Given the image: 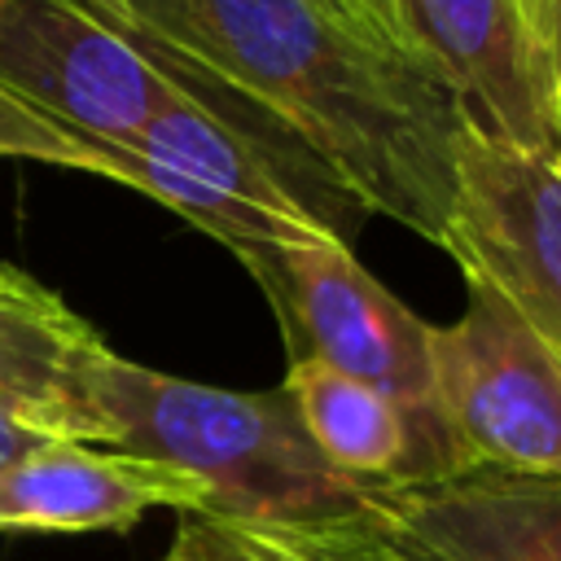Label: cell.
I'll return each instance as SVG.
<instances>
[{"label": "cell", "mask_w": 561, "mask_h": 561, "mask_svg": "<svg viewBox=\"0 0 561 561\" xmlns=\"http://www.w3.org/2000/svg\"><path fill=\"white\" fill-rule=\"evenodd\" d=\"M324 4H333L342 18H351V22H359V26H368V31L394 39L390 18H386V0H324ZM394 44H399V39H394ZM403 53H408V48H403Z\"/></svg>", "instance_id": "cell-17"}, {"label": "cell", "mask_w": 561, "mask_h": 561, "mask_svg": "<svg viewBox=\"0 0 561 561\" xmlns=\"http://www.w3.org/2000/svg\"><path fill=\"white\" fill-rule=\"evenodd\" d=\"M451 215L443 250L486 280L561 359V175L456 114Z\"/></svg>", "instance_id": "cell-7"}, {"label": "cell", "mask_w": 561, "mask_h": 561, "mask_svg": "<svg viewBox=\"0 0 561 561\" xmlns=\"http://www.w3.org/2000/svg\"><path fill=\"white\" fill-rule=\"evenodd\" d=\"M535 4H539V22H543V35H548L557 75H561V0H535Z\"/></svg>", "instance_id": "cell-18"}, {"label": "cell", "mask_w": 561, "mask_h": 561, "mask_svg": "<svg viewBox=\"0 0 561 561\" xmlns=\"http://www.w3.org/2000/svg\"><path fill=\"white\" fill-rule=\"evenodd\" d=\"M364 513L430 561H561V478L465 465L364 495Z\"/></svg>", "instance_id": "cell-9"}, {"label": "cell", "mask_w": 561, "mask_h": 561, "mask_svg": "<svg viewBox=\"0 0 561 561\" xmlns=\"http://www.w3.org/2000/svg\"><path fill=\"white\" fill-rule=\"evenodd\" d=\"M552 167H557V175H561V149H557V158H552Z\"/></svg>", "instance_id": "cell-19"}, {"label": "cell", "mask_w": 561, "mask_h": 561, "mask_svg": "<svg viewBox=\"0 0 561 561\" xmlns=\"http://www.w3.org/2000/svg\"><path fill=\"white\" fill-rule=\"evenodd\" d=\"M149 508L210 513V491L158 460L48 438L0 469V530H127Z\"/></svg>", "instance_id": "cell-10"}, {"label": "cell", "mask_w": 561, "mask_h": 561, "mask_svg": "<svg viewBox=\"0 0 561 561\" xmlns=\"http://www.w3.org/2000/svg\"><path fill=\"white\" fill-rule=\"evenodd\" d=\"M53 434H44V430H35V425H26V421H18V416H9L4 408H0V469L4 465H13V460H22L26 451H35L39 443H48Z\"/></svg>", "instance_id": "cell-16"}, {"label": "cell", "mask_w": 561, "mask_h": 561, "mask_svg": "<svg viewBox=\"0 0 561 561\" xmlns=\"http://www.w3.org/2000/svg\"><path fill=\"white\" fill-rule=\"evenodd\" d=\"M0 83L92 145H127L175 83L79 0L0 4Z\"/></svg>", "instance_id": "cell-8"}, {"label": "cell", "mask_w": 561, "mask_h": 561, "mask_svg": "<svg viewBox=\"0 0 561 561\" xmlns=\"http://www.w3.org/2000/svg\"><path fill=\"white\" fill-rule=\"evenodd\" d=\"M136 48L193 70L280 127L364 215L443 250L456 101L324 0H79Z\"/></svg>", "instance_id": "cell-1"}, {"label": "cell", "mask_w": 561, "mask_h": 561, "mask_svg": "<svg viewBox=\"0 0 561 561\" xmlns=\"http://www.w3.org/2000/svg\"><path fill=\"white\" fill-rule=\"evenodd\" d=\"M298 526L324 561H430L403 535H394L373 513H364V504L355 513L324 517V522H298Z\"/></svg>", "instance_id": "cell-15"}, {"label": "cell", "mask_w": 561, "mask_h": 561, "mask_svg": "<svg viewBox=\"0 0 561 561\" xmlns=\"http://www.w3.org/2000/svg\"><path fill=\"white\" fill-rule=\"evenodd\" d=\"M162 561H171V557H162Z\"/></svg>", "instance_id": "cell-20"}, {"label": "cell", "mask_w": 561, "mask_h": 561, "mask_svg": "<svg viewBox=\"0 0 561 561\" xmlns=\"http://www.w3.org/2000/svg\"><path fill=\"white\" fill-rule=\"evenodd\" d=\"M75 443L114 447L197 478L215 517L298 526L355 513L364 486L311 443L285 390L184 381L96 342L75 373Z\"/></svg>", "instance_id": "cell-2"}, {"label": "cell", "mask_w": 561, "mask_h": 561, "mask_svg": "<svg viewBox=\"0 0 561 561\" xmlns=\"http://www.w3.org/2000/svg\"><path fill=\"white\" fill-rule=\"evenodd\" d=\"M0 4H4V0H0Z\"/></svg>", "instance_id": "cell-21"}, {"label": "cell", "mask_w": 561, "mask_h": 561, "mask_svg": "<svg viewBox=\"0 0 561 561\" xmlns=\"http://www.w3.org/2000/svg\"><path fill=\"white\" fill-rule=\"evenodd\" d=\"M171 561H324L302 526H259L215 513H180Z\"/></svg>", "instance_id": "cell-13"}, {"label": "cell", "mask_w": 561, "mask_h": 561, "mask_svg": "<svg viewBox=\"0 0 561 561\" xmlns=\"http://www.w3.org/2000/svg\"><path fill=\"white\" fill-rule=\"evenodd\" d=\"M408 57L491 140L557 158L561 75L535 0H386Z\"/></svg>", "instance_id": "cell-6"}, {"label": "cell", "mask_w": 561, "mask_h": 561, "mask_svg": "<svg viewBox=\"0 0 561 561\" xmlns=\"http://www.w3.org/2000/svg\"><path fill=\"white\" fill-rule=\"evenodd\" d=\"M280 390L298 408V421L307 425L324 460L337 473L355 478L364 491L421 478L416 430L403 408L390 403L381 390L342 377L316 359H289Z\"/></svg>", "instance_id": "cell-12"}, {"label": "cell", "mask_w": 561, "mask_h": 561, "mask_svg": "<svg viewBox=\"0 0 561 561\" xmlns=\"http://www.w3.org/2000/svg\"><path fill=\"white\" fill-rule=\"evenodd\" d=\"M465 311L430 324L438 412L460 469L500 465L561 478V359L486 280L465 276Z\"/></svg>", "instance_id": "cell-4"}, {"label": "cell", "mask_w": 561, "mask_h": 561, "mask_svg": "<svg viewBox=\"0 0 561 561\" xmlns=\"http://www.w3.org/2000/svg\"><path fill=\"white\" fill-rule=\"evenodd\" d=\"M232 254L263 289L289 359H316L399 403L421 443V478L460 469L434 394L430 320L408 311L377 276H368L346 241L311 237L237 245Z\"/></svg>", "instance_id": "cell-3"}, {"label": "cell", "mask_w": 561, "mask_h": 561, "mask_svg": "<svg viewBox=\"0 0 561 561\" xmlns=\"http://www.w3.org/2000/svg\"><path fill=\"white\" fill-rule=\"evenodd\" d=\"M101 149L114 184L153 197L228 250L337 237L276 162L180 88L123 149Z\"/></svg>", "instance_id": "cell-5"}, {"label": "cell", "mask_w": 561, "mask_h": 561, "mask_svg": "<svg viewBox=\"0 0 561 561\" xmlns=\"http://www.w3.org/2000/svg\"><path fill=\"white\" fill-rule=\"evenodd\" d=\"M0 158H31V162L110 180V158L101 145L61 131L53 118H44L26 101H18L4 83H0Z\"/></svg>", "instance_id": "cell-14"}, {"label": "cell", "mask_w": 561, "mask_h": 561, "mask_svg": "<svg viewBox=\"0 0 561 561\" xmlns=\"http://www.w3.org/2000/svg\"><path fill=\"white\" fill-rule=\"evenodd\" d=\"M101 333L48 285L0 267V408L53 438H75V373Z\"/></svg>", "instance_id": "cell-11"}]
</instances>
